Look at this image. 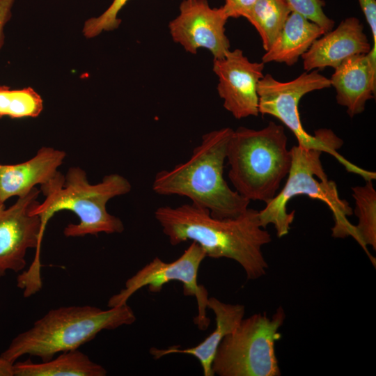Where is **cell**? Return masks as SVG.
Segmentation results:
<instances>
[{
  "label": "cell",
  "mask_w": 376,
  "mask_h": 376,
  "mask_svg": "<svg viewBox=\"0 0 376 376\" xmlns=\"http://www.w3.org/2000/svg\"><path fill=\"white\" fill-rule=\"evenodd\" d=\"M155 218L171 245L191 240L208 257L239 263L248 279L265 274L268 265L262 247L272 238L260 225L258 210L248 207L237 217L219 219L191 203L175 207L161 206L155 211Z\"/></svg>",
  "instance_id": "6da1fadb"
},
{
  "label": "cell",
  "mask_w": 376,
  "mask_h": 376,
  "mask_svg": "<svg viewBox=\"0 0 376 376\" xmlns=\"http://www.w3.org/2000/svg\"><path fill=\"white\" fill-rule=\"evenodd\" d=\"M230 127L209 132L188 160L156 173L152 189L159 195H178L207 209L216 218H235L250 201L231 189L224 178Z\"/></svg>",
  "instance_id": "7a4b0ae2"
},
{
  "label": "cell",
  "mask_w": 376,
  "mask_h": 376,
  "mask_svg": "<svg viewBox=\"0 0 376 376\" xmlns=\"http://www.w3.org/2000/svg\"><path fill=\"white\" fill-rule=\"evenodd\" d=\"M131 189L130 182L119 174L106 175L100 182L93 185L79 167L70 168L65 176L58 171L52 179L40 185V191L45 198L31 210L32 214L40 219L41 239L49 219L62 210L74 212L79 219L78 224H69L64 228L66 237L122 233V221L109 214L106 206L110 199L125 195Z\"/></svg>",
  "instance_id": "3957f363"
},
{
  "label": "cell",
  "mask_w": 376,
  "mask_h": 376,
  "mask_svg": "<svg viewBox=\"0 0 376 376\" xmlns=\"http://www.w3.org/2000/svg\"><path fill=\"white\" fill-rule=\"evenodd\" d=\"M135 320L127 303L107 310L89 305L61 306L50 310L17 335L0 357L12 363L24 355L49 361L58 353L78 349L103 330L132 324Z\"/></svg>",
  "instance_id": "277c9868"
},
{
  "label": "cell",
  "mask_w": 376,
  "mask_h": 376,
  "mask_svg": "<svg viewBox=\"0 0 376 376\" xmlns=\"http://www.w3.org/2000/svg\"><path fill=\"white\" fill-rule=\"evenodd\" d=\"M283 126L270 121L260 130H233L226 152L228 178L244 198L269 202L287 177L292 162Z\"/></svg>",
  "instance_id": "5b68a950"
},
{
  "label": "cell",
  "mask_w": 376,
  "mask_h": 376,
  "mask_svg": "<svg viewBox=\"0 0 376 376\" xmlns=\"http://www.w3.org/2000/svg\"><path fill=\"white\" fill-rule=\"evenodd\" d=\"M290 150L291 166L284 187L258 211L262 228L272 224L277 237L286 235L295 213L287 212V204L294 196L306 195L324 202L331 211L334 221L331 228L333 237L352 236L357 241L355 226L347 218L352 214V209L346 200L339 196L336 182L328 179L320 160L322 152L299 145L292 146Z\"/></svg>",
  "instance_id": "8992f818"
},
{
  "label": "cell",
  "mask_w": 376,
  "mask_h": 376,
  "mask_svg": "<svg viewBox=\"0 0 376 376\" xmlns=\"http://www.w3.org/2000/svg\"><path fill=\"white\" fill-rule=\"evenodd\" d=\"M329 87L330 79L320 74L318 70L304 72L295 79L284 82L267 74L258 84L259 113L272 116L281 121L294 134L297 145L327 152L347 172L360 175L365 181L373 180L376 178L375 172L355 165L337 151L343 142L332 130L320 129L311 135L302 126L298 111V104L302 97L314 91Z\"/></svg>",
  "instance_id": "52a82bcc"
},
{
  "label": "cell",
  "mask_w": 376,
  "mask_h": 376,
  "mask_svg": "<svg viewBox=\"0 0 376 376\" xmlns=\"http://www.w3.org/2000/svg\"><path fill=\"white\" fill-rule=\"evenodd\" d=\"M285 318L279 306L272 317L265 312L242 319L218 347L212 362L214 374L219 376H279L275 343Z\"/></svg>",
  "instance_id": "ba28073f"
},
{
  "label": "cell",
  "mask_w": 376,
  "mask_h": 376,
  "mask_svg": "<svg viewBox=\"0 0 376 376\" xmlns=\"http://www.w3.org/2000/svg\"><path fill=\"white\" fill-rule=\"evenodd\" d=\"M39 194L40 190L34 187L8 208L4 203L0 204V277L8 271L23 270L26 265L27 250H36L30 267L17 279V286L25 297L35 295L42 287L41 223L39 216L31 214L32 209L40 203Z\"/></svg>",
  "instance_id": "9c48e42d"
},
{
  "label": "cell",
  "mask_w": 376,
  "mask_h": 376,
  "mask_svg": "<svg viewBox=\"0 0 376 376\" xmlns=\"http://www.w3.org/2000/svg\"><path fill=\"white\" fill-rule=\"evenodd\" d=\"M205 257L204 250L194 242L174 261L167 263L155 257L129 278L124 288L109 298V308L126 304L143 287L147 286L151 292H159L164 285L178 281L182 284L184 295L195 297L196 299L198 313L194 318V323L201 330L207 329L210 322L206 311L208 292L198 283L199 267Z\"/></svg>",
  "instance_id": "30bf717a"
},
{
  "label": "cell",
  "mask_w": 376,
  "mask_h": 376,
  "mask_svg": "<svg viewBox=\"0 0 376 376\" xmlns=\"http://www.w3.org/2000/svg\"><path fill=\"white\" fill-rule=\"evenodd\" d=\"M223 6L211 8L207 0H183L180 14L169 24L173 40L191 54L208 49L214 58H221L230 50L225 34L228 19Z\"/></svg>",
  "instance_id": "8fae6325"
},
{
  "label": "cell",
  "mask_w": 376,
  "mask_h": 376,
  "mask_svg": "<svg viewBox=\"0 0 376 376\" xmlns=\"http://www.w3.org/2000/svg\"><path fill=\"white\" fill-rule=\"evenodd\" d=\"M264 68V63L250 61L239 49L229 50L221 58H214L218 93L224 108L235 118L258 116L257 88Z\"/></svg>",
  "instance_id": "7c38bea8"
},
{
  "label": "cell",
  "mask_w": 376,
  "mask_h": 376,
  "mask_svg": "<svg viewBox=\"0 0 376 376\" xmlns=\"http://www.w3.org/2000/svg\"><path fill=\"white\" fill-rule=\"evenodd\" d=\"M371 48L359 19L348 17L313 42L301 56L304 69L306 72L327 67L335 69L347 58L368 54Z\"/></svg>",
  "instance_id": "4fadbf2b"
},
{
  "label": "cell",
  "mask_w": 376,
  "mask_h": 376,
  "mask_svg": "<svg viewBox=\"0 0 376 376\" xmlns=\"http://www.w3.org/2000/svg\"><path fill=\"white\" fill-rule=\"evenodd\" d=\"M330 82L337 103L347 108L350 117L361 113L376 90V49L347 58L334 69Z\"/></svg>",
  "instance_id": "5bb4252c"
},
{
  "label": "cell",
  "mask_w": 376,
  "mask_h": 376,
  "mask_svg": "<svg viewBox=\"0 0 376 376\" xmlns=\"http://www.w3.org/2000/svg\"><path fill=\"white\" fill-rule=\"evenodd\" d=\"M66 154L53 148L42 147L31 159L0 168V204L13 196H24L37 185H42L58 171Z\"/></svg>",
  "instance_id": "9a60e30c"
},
{
  "label": "cell",
  "mask_w": 376,
  "mask_h": 376,
  "mask_svg": "<svg viewBox=\"0 0 376 376\" xmlns=\"http://www.w3.org/2000/svg\"><path fill=\"white\" fill-rule=\"evenodd\" d=\"M207 307L215 315L216 327L214 331L196 346L180 349L174 345L167 349L152 347L149 352L158 359L171 354H187L194 356L200 362L205 376H213L212 362L219 345L223 338L231 333L244 318L245 307L241 304H230L215 297H208Z\"/></svg>",
  "instance_id": "2e32d148"
},
{
  "label": "cell",
  "mask_w": 376,
  "mask_h": 376,
  "mask_svg": "<svg viewBox=\"0 0 376 376\" xmlns=\"http://www.w3.org/2000/svg\"><path fill=\"white\" fill-rule=\"evenodd\" d=\"M324 33V30L315 23L292 12L276 39L263 56L262 62L293 65L313 42Z\"/></svg>",
  "instance_id": "e0dca14e"
},
{
  "label": "cell",
  "mask_w": 376,
  "mask_h": 376,
  "mask_svg": "<svg viewBox=\"0 0 376 376\" xmlns=\"http://www.w3.org/2000/svg\"><path fill=\"white\" fill-rule=\"evenodd\" d=\"M14 376H105L106 369L78 349L61 352L52 359L13 363Z\"/></svg>",
  "instance_id": "ac0fdd59"
},
{
  "label": "cell",
  "mask_w": 376,
  "mask_h": 376,
  "mask_svg": "<svg viewBox=\"0 0 376 376\" xmlns=\"http://www.w3.org/2000/svg\"><path fill=\"white\" fill-rule=\"evenodd\" d=\"M292 13L285 0H257L245 17L257 30L267 51Z\"/></svg>",
  "instance_id": "d6986e66"
},
{
  "label": "cell",
  "mask_w": 376,
  "mask_h": 376,
  "mask_svg": "<svg viewBox=\"0 0 376 376\" xmlns=\"http://www.w3.org/2000/svg\"><path fill=\"white\" fill-rule=\"evenodd\" d=\"M352 191L359 220L355 226L357 242L370 256L367 246L376 249V191L372 180H366L363 186L352 187Z\"/></svg>",
  "instance_id": "ffe728a7"
},
{
  "label": "cell",
  "mask_w": 376,
  "mask_h": 376,
  "mask_svg": "<svg viewBox=\"0 0 376 376\" xmlns=\"http://www.w3.org/2000/svg\"><path fill=\"white\" fill-rule=\"evenodd\" d=\"M42 109V99L32 88L11 90L0 86V118H35Z\"/></svg>",
  "instance_id": "44dd1931"
},
{
  "label": "cell",
  "mask_w": 376,
  "mask_h": 376,
  "mask_svg": "<svg viewBox=\"0 0 376 376\" xmlns=\"http://www.w3.org/2000/svg\"><path fill=\"white\" fill-rule=\"evenodd\" d=\"M129 0H113L109 7L99 17L86 21L83 33L86 38H93L103 31H112L118 28L120 19L117 17L119 11Z\"/></svg>",
  "instance_id": "7402d4cb"
},
{
  "label": "cell",
  "mask_w": 376,
  "mask_h": 376,
  "mask_svg": "<svg viewBox=\"0 0 376 376\" xmlns=\"http://www.w3.org/2000/svg\"><path fill=\"white\" fill-rule=\"evenodd\" d=\"M292 12L297 13L320 26L325 33L331 31L335 22L328 17L323 0H285Z\"/></svg>",
  "instance_id": "603a6c76"
},
{
  "label": "cell",
  "mask_w": 376,
  "mask_h": 376,
  "mask_svg": "<svg viewBox=\"0 0 376 376\" xmlns=\"http://www.w3.org/2000/svg\"><path fill=\"white\" fill-rule=\"evenodd\" d=\"M257 0H225L223 6L228 17H244Z\"/></svg>",
  "instance_id": "cb8c5ba5"
},
{
  "label": "cell",
  "mask_w": 376,
  "mask_h": 376,
  "mask_svg": "<svg viewBox=\"0 0 376 376\" xmlns=\"http://www.w3.org/2000/svg\"><path fill=\"white\" fill-rule=\"evenodd\" d=\"M366 19L370 28L373 38V49H376V1L358 0Z\"/></svg>",
  "instance_id": "d4e9b609"
},
{
  "label": "cell",
  "mask_w": 376,
  "mask_h": 376,
  "mask_svg": "<svg viewBox=\"0 0 376 376\" xmlns=\"http://www.w3.org/2000/svg\"><path fill=\"white\" fill-rule=\"evenodd\" d=\"M15 0H0V48L3 43V28L11 16Z\"/></svg>",
  "instance_id": "484cf974"
},
{
  "label": "cell",
  "mask_w": 376,
  "mask_h": 376,
  "mask_svg": "<svg viewBox=\"0 0 376 376\" xmlns=\"http://www.w3.org/2000/svg\"><path fill=\"white\" fill-rule=\"evenodd\" d=\"M0 376H14L13 363L0 357Z\"/></svg>",
  "instance_id": "4316f807"
},
{
  "label": "cell",
  "mask_w": 376,
  "mask_h": 376,
  "mask_svg": "<svg viewBox=\"0 0 376 376\" xmlns=\"http://www.w3.org/2000/svg\"><path fill=\"white\" fill-rule=\"evenodd\" d=\"M1 164H0V168H1Z\"/></svg>",
  "instance_id": "83f0119b"
}]
</instances>
